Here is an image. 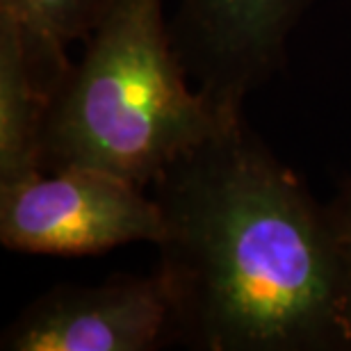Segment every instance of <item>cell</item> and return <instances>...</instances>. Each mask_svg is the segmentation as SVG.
<instances>
[{
    "mask_svg": "<svg viewBox=\"0 0 351 351\" xmlns=\"http://www.w3.org/2000/svg\"><path fill=\"white\" fill-rule=\"evenodd\" d=\"M328 215H331V223L338 237V247L345 258V267L351 280V173L340 182L338 192L333 199L326 203Z\"/></svg>",
    "mask_w": 351,
    "mask_h": 351,
    "instance_id": "8",
    "label": "cell"
},
{
    "mask_svg": "<svg viewBox=\"0 0 351 351\" xmlns=\"http://www.w3.org/2000/svg\"><path fill=\"white\" fill-rule=\"evenodd\" d=\"M69 66L64 44L0 7V185L41 171V130Z\"/></svg>",
    "mask_w": 351,
    "mask_h": 351,
    "instance_id": "6",
    "label": "cell"
},
{
    "mask_svg": "<svg viewBox=\"0 0 351 351\" xmlns=\"http://www.w3.org/2000/svg\"><path fill=\"white\" fill-rule=\"evenodd\" d=\"M114 173L69 167L0 185V242L39 256H96L132 242L156 244V196Z\"/></svg>",
    "mask_w": 351,
    "mask_h": 351,
    "instance_id": "3",
    "label": "cell"
},
{
    "mask_svg": "<svg viewBox=\"0 0 351 351\" xmlns=\"http://www.w3.org/2000/svg\"><path fill=\"white\" fill-rule=\"evenodd\" d=\"M162 342H171V306L156 271L58 285L0 335L3 351H153Z\"/></svg>",
    "mask_w": 351,
    "mask_h": 351,
    "instance_id": "5",
    "label": "cell"
},
{
    "mask_svg": "<svg viewBox=\"0 0 351 351\" xmlns=\"http://www.w3.org/2000/svg\"><path fill=\"white\" fill-rule=\"evenodd\" d=\"M85 41L48 108L41 171L85 167L149 187L237 121L192 87L162 0H114Z\"/></svg>",
    "mask_w": 351,
    "mask_h": 351,
    "instance_id": "2",
    "label": "cell"
},
{
    "mask_svg": "<svg viewBox=\"0 0 351 351\" xmlns=\"http://www.w3.org/2000/svg\"><path fill=\"white\" fill-rule=\"evenodd\" d=\"M311 0H180L169 21L189 78L223 117H244L247 98L283 66L287 41Z\"/></svg>",
    "mask_w": 351,
    "mask_h": 351,
    "instance_id": "4",
    "label": "cell"
},
{
    "mask_svg": "<svg viewBox=\"0 0 351 351\" xmlns=\"http://www.w3.org/2000/svg\"><path fill=\"white\" fill-rule=\"evenodd\" d=\"M114 0H0L21 23L60 44L87 39Z\"/></svg>",
    "mask_w": 351,
    "mask_h": 351,
    "instance_id": "7",
    "label": "cell"
},
{
    "mask_svg": "<svg viewBox=\"0 0 351 351\" xmlns=\"http://www.w3.org/2000/svg\"><path fill=\"white\" fill-rule=\"evenodd\" d=\"M171 342L203 351H351V280L326 203L247 119L153 182Z\"/></svg>",
    "mask_w": 351,
    "mask_h": 351,
    "instance_id": "1",
    "label": "cell"
}]
</instances>
